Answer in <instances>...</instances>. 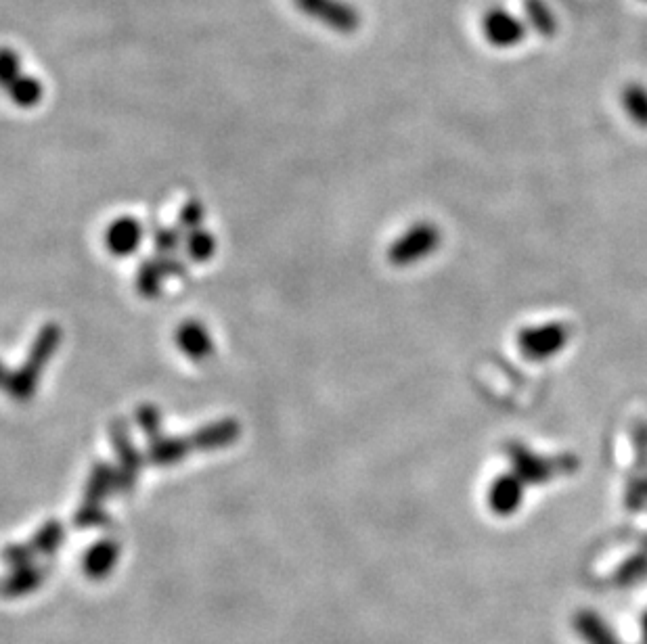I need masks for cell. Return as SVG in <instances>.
<instances>
[{"label":"cell","instance_id":"obj_4","mask_svg":"<svg viewBox=\"0 0 647 644\" xmlns=\"http://www.w3.org/2000/svg\"><path fill=\"white\" fill-rule=\"evenodd\" d=\"M568 341L570 329L564 322H547V325L541 327H528L518 337L520 352L534 362L551 360L566 348Z\"/></svg>","mask_w":647,"mask_h":644},{"label":"cell","instance_id":"obj_10","mask_svg":"<svg viewBox=\"0 0 647 644\" xmlns=\"http://www.w3.org/2000/svg\"><path fill=\"white\" fill-rule=\"evenodd\" d=\"M193 450L191 437H155L149 444L147 460L151 465L166 467L183 460Z\"/></svg>","mask_w":647,"mask_h":644},{"label":"cell","instance_id":"obj_13","mask_svg":"<svg viewBox=\"0 0 647 644\" xmlns=\"http://www.w3.org/2000/svg\"><path fill=\"white\" fill-rule=\"evenodd\" d=\"M524 15L528 26L543 38H553L557 32V17L545 0H524Z\"/></svg>","mask_w":647,"mask_h":644},{"label":"cell","instance_id":"obj_14","mask_svg":"<svg viewBox=\"0 0 647 644\" xmlns=\"http://www.w3.org/2000/svg\"><path fill=\"white\" fill-rule=\"evenodd\" d=\"M9 99L21 107V109H32L36 107L42 97H44V86L36 76H28V74H21L7 90Z\"/></svg>","mask_w":647,"mask_h":644},{"label":"cell","instance_id":"obj_21","mask_svg":"<svg viewBox=\"0 0 647 644\" xmlns=\"http://www.w3.org/2000/svg\"><path fill=\"white\" fill-rule=\"evenodd\" d=\"M137 423L143 429V433L149 437V440H155V437H160L162 431V414L155 406H141L137 410Z\"/></svg>","mask_w":647,"mask_h":644},{"label":"cell","instance_id":"obj_24","mask_svg":"<svg viewBox=\"0 0 647 644\" xmlns=\"http://www.w3.org/2000/svg\"><path fill=\"white\" fill-rule=\"evenodd\" d=\"M9 379H11V371L3 362H0V389H7Z\"/></svg>","mask_w":647,"mask_h":644},{"label":"cell","instance_id":"obj_3","mask_svg":"<svg viewBox=\"0 0 647 644\" xmlns=\"http://www.w3.org/2000/svg\"><path fill=\"white\" fill-rule=\"evenodd\" d=\"M294 3L306 17L319 21L321 26L333 32L354 34L361 28V13L346 0H294Z\"/></svg>","mask_w":647,"mask_h":644},{"label":"cell","instance_id":"obj_6","mask_svg":"<svg viewBox=\"0 0 647 644\" xmlns=\"http://www.w3.org/2000/svg\"><path fill=\"white\" fill-rule=\"evenodd\" d=\"M111 444H114L120 456V469H116V490H126L135 483V477L143 467V456L132 444L130 429L124 421H114V425H111Z\"/></svg>","mask_w":647,"mask_h":644},{"label":"cell","instance_id":"obj_11","mask_svg":"<svg viewBox=\"0 0 647 644\" xmlns=\"http://www.w3.org/2000/svg\"><path fill=\"white\" fill-rule=\"evenodd\" d=\"M509 456L518 477H524L528 481H543L549 477V467L545 460L539 458L537 454H532L528 448L513 444L509 448Z\"/></svg>","mask_w":647,"mask_h":644},{"label":"cell","instance_id":"obj_20","mask_svg":"<svg viewBox=\"0 0 647 644\" xmlns=\"http://www.w3.org/2000/svg\"><path fill=\"white\" fill-rule=\"evenodd\" d=\"M181 241H183V235H181V230H176V228L155 226V230H153V245H155V249H158V253H162V256H170V253H174L178 249V245H181Z\"/></svg>","mask_w":647,"mask_h":644},{"label":"cell","instance_id":"obj_17","mask_svg":"<svg viewBox=\"0 0 647 644\" xmlns=\"http://www.w3.org/2000/svg\"><path fill=\"white\" fill-rule=\"evenodd\" d=\"M187 253L193 262H208L214 253H216V239L208 233L204 228H197L191 230L189 237H187Z\"/></svg>","mask_w":647,"mask_h":644},{"label":"cell","instance_id":"obj_9","mask_svg":"<svg viewBox=\"0 0 647 644\" xmlns=\"http://www.w3.org/2000/svg\"><path fill=\"white\" fill-rule=\"evenodd\" d=\"M241 435V427L237 421H220V423H212L199 429L193 437H191V444L197 450H220V448H227L231 444H235Z\"/></svg>","mask_w":647,"mask_h":644},{"label":"cell","instance_id":"obj_18","mask_svg":"<svg viewBox=\"0 0 647 644\" xmlns=\"http://www.w3.org/2000/svg\"><path fill=\"white\" fill-rule=\"evenodd\" d=\"M21 74H24V65L19 53L11 46H0V88L7 90Z\"/></svg>","mask_w":647,"mask_h":644},{"label":"cell","instance_id":"obj_1","mask_svg":"<svg viewBox=\"0 0 647 644\" xmlns=\"http://www.w3.org/2000/svg\"><path fill=\"white\" fill-rule=\"evenodd\" d=\"M61 343V329L57 325H47L44 327L38 337L34 339L32 350L28 354V360L24 362V366L19 368V371L11 373L9 385H7V394L19 402H26L36 394V387L42 375V368L49 364V360L53 358V354L57 352Z\"/></svg>","mask_w":647,"mask_h":644},{"label":"cell","instance_id":"obj_22","mask_svg":"<svg viewBox=\"0 0 647 644\" xmlns=\"http://www.w3.org/2000/svg\"><path fill=\"white\" fill-rule=\"evenodd\" d=\"M204 218H206L204 205L199 201H187L183 205L181 214H178V224H181L185 230H197V228H202Z\"/></svg>","mask_w":647,"mask_h":644},{"label":"cell","instance_id":"obj_23","mask_svg":"<svg viewBox=\"0 0 647 644\" xmlns=\"http://www.w3.org/2000/svg\"><path fill=\"white\" fill-rule=\"evenodd\" d=\"M158 264H160L164 276H183L187 272L185 262L174 258V256H160Z\"/></svg>","mask_w":647,"mask_h":644},{"label":"cell","instance_id":"obj_7","mask_svg":"<svg viewBox=\"0 0 647 644\" xmlns=\"http://www.w3.org/2000/svg\"><path fill=\"white\" fill-rule=\"evenodd\" d=\"M143 241V226L137 218H120L107 228L105 243L107 249L118 258H126L135 253Z\"/></svg>","mask_w":647,"mask_h":644},{"label":"cell","instance_id":"obj_19","mask_svg":"<svg viewBox=\"0 0 647 644\" xmlns=\"http://www.w3.org/2000/svg\"><path fill=\"white\" fill-rule=\"evenodd\" d=\"M109 490H116V469L107 463H99L88 479V496L103 498Z\"/></svg>","mask_w":647,"mask_h":644},{"label":"cell","instance_id":"obj_5","mask_svg":"<svg viewBox=\"0 0 647 644\" xmlns=\"http://www.w3.org/2000/svg\"><path fill=\"white\" fill-rule=\"evenodd\" d=\"M482 34L497 49H511L524 42L526 23L503 7H493L482 17Z\"/></svg>","mask_w":647,"mask_h":644},{"label":"cell","instance_id":"obj_8","mask_svg":"<svg viewBox=\"0 0 647 644\" xmlns=\"http://www.w3.org/2000/svg\"><path fill=\"white\" fill-rule=\"evenodd\" d=\"M176 345L191 360H206L214 352V341L202 322L189 320L176 331Z\"/></svg>","mask_w":647,"mask_h":644},{"label":"cell","instance_id":"obj_15","mask_svg":"<svg viewBox=\"0 0 647 644\" xmlns=\"http://www.w3.org/2000/svg\"><path fill=\"white\" fill-rule=\"evenodd\" d=\"M622 107L635 126L647 130V86L645 84L629 82L624 86Z\"/></svg>","mask_w":647,"mask_h":644},{"label":"cell","instance_id":"obj_16","mask_svg":"<svg viewBox=\"0 0 647 644\" xmlns=\"http://www.w3.org/2000/svg\"><path fill=\"white\" fill-rule=\"evenodd\" d=\"M164 272L158 264V260H149V262H143L141 268H139V274H137V289L143 297H158L162 293V285H164Z\"/></svg>","mask_w":647,"mask_h":644},{"label":"cell","instance_id":"obj_12","mask_svg":"<svg viewBox=\"0 0 647 644\" xmlns=\"http://www.w3.org/2000/svg\"><path fill=\"white\" fill-rule=\"evenodd\" d=\"M520 498H522V481L516 473L501 475L499 479H495L493 488H490V502H493V509L501 513L516 509Z\"/></svg>","mask_w":647,"mask_h":644},{"label":"cell","instance_id":"obj_2","mask_svg":"<svg viewBox=\"0 0 647 644\" xmlns=\"http://www.w3.org/2000/svg\"><path fill=\"white\" fill-rule=\"evenodd\" d=\"M442 233L432 222H417L400 235L388 249V260L394 266H413L430 258L440 247Z\"/></svg>","mask_w":647,"mask_h":644}]
</instances>
